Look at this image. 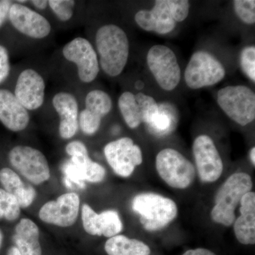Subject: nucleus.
I'll list each match as a JSON object with an SVG mask.
<instances>
[{"label": "nucleus", "instance_id": "4be33fe9", "mask_svg": "<svg viewBox=\"0 0 255 255\" xmlns=\"http://www.w3.org/2000/svg\"><path fill=\"white\" fill-rule=\"evenodd\" d=\"M239 217L233 223L235 236L245 246L255 244V193L250 191L242 198Z\"/></svg>", "mask_w": 255, "mask_h": 255}, {"label": "nucleus", "instance_id": "ddd939ff", "mask_svg": "<svg viewBox=\"0 0 255 255\" xmlns=\"http://www.w3.org/2000/svg\"><path fill=\"white\" fill-rule=\"evenodd\" d=\"M63 56L78 67L80 80L85 83L93 82L100 73L97 53L86 38L78 37L69 42L63 49Z\"/></svg>", "mask_w": 255, "mask_h": 255}, {"label": "nucleus", "instance_id": "2f4dec72", "mask_svg": "<svg viewBox=\"0 0 255 255\" xmlns=\"http://www.w3.org/2000/svg\"><path fill=\"white\" fill-rule=\"evenodd\" d=\"M12 4V1L9 0H0V27L9 16L10 7Z\"/></svg>", "mask_w": 255, "mask_h": 255}, {"label": "nucleus", "instance_id": "c9c22d12", "mask_svg": "<svg viewBox=\"0 0 255 255\" xmlns=\"http://www.w3.org/2000/svg\"><path fill=\"white\" fill-rule=\"evenodd\" d=\"M250 156H251V159L252 163L253 164V165H255V147H253V148L251 149V153H250Z\"/></svg>", "mask_w": 255, "mask_h": 255}, {"label": "nucleus", "instance_id": "1a4fd4ad", "mask_svg": "<svg viewBox=\"0 0 255 255\" xmlns=\"http://www.w3.org/2000/svg\"><path fill=\"white\" fill-rule=\"evenodd\" d=\"M10 164L32 184H41L49 179L50 167L41 151L29 146L18 145L10 150Z\"/></svg>", "mask_w": 255, "mask_h": 255}, {"label": "nucleus", "instance_id": "6ab92c4d", "mask_svg": "<svg viewBox=\"0 0 255 255\" xmlns=\"http://www.w3.org/2000/svg\"><path fill=\"white\" fill-rule=\"evenodd\" d=\"M83 228L91 236L112 238L123 230V223L117 211L107 210L97 214L91 206L83 204L82 207Z\"/></svg>", "mask_w": 255, "mask_h": 255}, {"label": "nucleus", "instance_id": "dca6fc26", "mask_svg": "<svg viewBox=\"0 0 255 255\" xmlns=\"http://www.w3.org/2000/svg\"><path fill=\"white\" fill-rule=\"evenodd\" d=\"M112 98L100 90L89 92L85 98V109L78 117L79 126L84 133L91 135L100 128L102 119L112 110Z\"/></svg>", "mask_w": 255, "mask_h": 255}, {"label": "nucleus", "instance_id": "39448f33", "mask_svg": "<svg viewBox=\"0 0 255 255\" xmlns=\"http://www.w3.org/2000/svg\"><path fill=\"white\" fill-rule=\"evenodd\" d=\"M155 167L161 179L174 189H187L195 179L194 164L174 149L159 151L156 156Z\"/></svg>", "mask_w": 255, "mask_h": 255}, {"label": "nucleus", "instance_id": "473e14b6", "mask_svg": "<svg viewBox=\"0 0 255 255\" xmlns=\"http://www.w3.org/2000/svg\"><path fill=\"white\" fill-rule=\"evenodd\" d=\"M182 255H216L212 251L205 248H196L194 250H189Z\"/></svg>", "mask_w": 255, "mask_h": 255}, {"label": "nucleus", "instance_id": "bb28decb", "mask_svg": "<svg viewBox=\"0 0 255 255\" xmlns=\"http://www.w3.org/2000/svg\"><path fill=\"white\" fill-rule=\"evenodd\" d=\"M235 12L242 21L247 24L255 23V1L254 0H236L233 1Z\"/></svg>", "mask_w": 255, "mask_h": 255}, {"label": "nucleus", "instance_id": "cd10ccee", "mask_svg": "<svg viewBox=\"0 0 255 255\" xmlns=\"http://www.w3.org/2000/svg\"><path fill=\"white\" fill-rule=\"evenodd\" d=\"M240 63L243 73L247 77L255 82V47L247 46L243 48L240 56Z\"/></svg>", "mask_w": 255, "mask_h": 255}, {"label": "nucleus", "instance_id": "2eb2a0df", "mask_svg": "<svg viewBox=\"0 0 255 255\" xmlns=\"http://www.w3.org/2000/svg\"><path fill=\"white\" fill-rule=\"evenodd\" d=\"M80 197L70 192L60 196L56 200L46 203L39 211L42 221L59 227L67 228L76 222L80 211Z\"/></svg>", "mask_w": 255, "mask_h": 255}, {"label": "nucleus", "instance_id": "5701e85b", "mask_svg": "<svg viewBox=\"0 0 255 255\" xmlns=\"http://www.w3.org/2000/svg\"><path fill=\"white\" fill-rule=\"evenodd\" d=\"M13 241L21 255H41L39 229L36 223L23 219L15 228Z\"/></svg>", "mask_w": 255, "mask_h": 255}, {"label": "nucleus", "instance_id": "9b49d317", "mask_svg": "<svg viewBox=\"0 0 255 255\" xmlns=\"http://www.w3.org/2000/svg\"><path fill=\"white\" fill-rule=\"evenodd\" d=\"M107 162L117 175L128 177L142 162L141 149L130 137L109 142L104 149Z\"/></svg>", "mask_w": 255, "mask_h": 255}, {"label": "nucleus", "instance_id": "f704fd0d", "mask_svg": "<svg viewBox=\"0 0 255 255\" xmlns=\"http://www.w3.org/2000/svg\"><path fill=\"white\" fill-rule=\"evenodd\" d=\"M21 255V253H19L17 248L15 246L11 247L9 248V251L7 252V255Z\"/></svg>", "mask_w": 255, "mask_h": 255}, {"label": "nucleus", "instance_id": "f8f14e48", "mask_svg": "<svg viewBox=\"0 0 255 255\" xmlns=\"http://www.w3.org/2000/svg\"><path fill=\"white\" fill-rule=\"evenodd\" d=\"M192 149L201 182H216L222 175L223 163L214 140L209 135H199L194 140Z\"/></svg>", "mask_w": 255, "mask_h": 255}, {"label": "nucleus", "instance_id": "7ed1b4c3", "mask_svg": "<svg viewBox=\"0 0 255 255\" xmlns=\"http://www.w3.org/2000/svg\"><path fill=\"white\" fill-rule=\"evenodd\" d=\"M253 189V181L249 174L236 172L228 178L215 196V205L211 211L212 221L229 227L236 220L235 211L242 198Z\"/></svg>", "mask_w": 255, "mask_h": 255}, {"label": "nucleus", "instance_id": "7c9ffc66", "mask_svg": "<svg viewBox=\"0 0 255 255\" xmlns=\"http://www.w3.org/2000/svg\"><path fill=\"white\" fill-rule=\"evenodd\" d=\"M169 125H170V122H169L168 117L164 115V114H161L160 112H159V114L156 117L155 121L150 126L152 128L157 130V131L162 132L167 130Z\"/></svg>", "mask_w": 255, "mask_h": 255}, {"label": "nucleus", "instance_id": "4468645a", "mask_svg": "<svg viewBox=\"0 0 255 255\" xmlns=\"http://www.w3.org/2000/svg\"><path fill=\"white\" fill-rule=\"evenodd\" d=\"M65 150L71 157L70 163L66 167L69 177L91 183L101 182L105 179V169L90 159L83 142L78 140L70 142L65 147Z\"/></svg>", "mask_w": 255, "mask_h": 255}, {"label": "nucleus", "instance_id": "a878e982", "mask_svg": "<svg viewBox=\"0 0 255 255\" xmlns=\"http://www.w3.org/2000/svg\"><path fill=\"white\" fill-rule=\"evenodd\" d=\"M21 207L14 196L0 189V220L16 221L20 216Z\"/></svg>", "mask_w": 255, "mask_h": 255}, {"label": "nucleus", "instance_id": "6e6552de", "mask_svg": "<svg viewBox=\"0 0 255 255\" xmlns=\"http://www.w3.org/2000/svg\"><path fill=\"white\" fill-rule=\"evenodd\" d=\"M147 64L160 88L172 91L181 80V69L173 50L164 45H155L147 52Z\"/></svg>", "mask_w": 255, "mask_h": 255}, {"label": "nucleus", "instance_id": "0eeeda50", "mask_svg": "<svg viewBox=\"0 0 255 255\" xmlns=\"http://www.w3.org/2000/svg\"><path fill=\"white\" fill-rule=\"evenodd\" d=\"M225 77L226 69L223 64L214 55L204 50L191 55L184 72V80L191 90L213 86Z\"/></svg>", "mask_w": 255, "mask_h": 255}, {"label": "nucleus", "instance_id": "c85d7f7f", "mask_svg": "<svg viewBox=\"0 0 255 255\" xmlns=\"http://www.w3.org/2000/svg\"><path fill=\"white\" fill-rule=\"evenodd\" d=\"M48 4L60 21H67L73 17L75 5L73 0H50Z\"/></svg>", "mask_w": 255, "mask_h": 255}, {"label": "nucleus", "instance_id": "b1692460", "mask_svg": "<svg viewBox=\"0 0 255 255\" xmlns=\"http://www.w3.org/2000/svg\"><path fill=\"white\" fill-rule=\"evenodd\" d=\"M0 183L6 192L14 196L21 208L31 206L36 198L34 188L26 185L12 169L7 167L0 169Z\"/></svg>", "mask_w": 255, "mask_h": 255}, {"label": "nucleus", "instance_id": "f257e3e1", "mask_svg": "<svg viewBox=\"0 0 255 255\" xmlns=\"http://www.w3.org/2000/svg\"><path fill=\"white\" fill-rule=\"evenodd\" d=\"M95 41L102 70L109 76H119L129 56V41L126 32L117 25H105L96 33Z\"/></svg>", "mask_w": 255, "mask_h": 255}, {"label": "nucleus", "instance_id": "e433bc0d", "mask_svg": "<svg viewBox=\"0 0 255 255\" xmlns=\"http://www.w3.org/2000/svg\"><path fill=\"white\" fill-rule=\"evenodd\" d=\"M3 242V233L1 232V229H0V248H1V245H2Z\"/></svg>", "mask_w": 255, "mask_h": 255}, {"label": "nucleus", "instance_id": "f03ea898", "mask_svg": "<svg viewBox=\"0 0 255 255\" xmlns=\"http://www.w3.org/2000/svg\"><path fill=\"white\" fill-rule=\"evenodd\" d=\"M189 9L187 0H157L152 9L137 11L135 21L144 31L167 34L173 31L177 22L187 18Z\"/></svg>", "mask_w": 255, "mask_h": 255}, {"label": "nucleus", "instance_id": "393cba45", "mask_svg": "<svg viewBox=\"0 0 255 255\" xmlns=\"http://www.w3.org/2000/svg\"><path fill=\"white\" fill-rule=\"evenodd\" d=\"M105 249L108 255H150V248L143 242L117 235L109 238Z\"/></svg>", "mask_w": 255, "mask_h": 255}, {"label": "nucleus", "instance_id": "a211bd4d", "mask_svg": "<svg viewBox=\"0 0 255 255\" xmlns=\"http://www.w3.org/2000/svg\"><path fill=\"white\" fill-rule=\"evenodd\" d=\"M46 84L36 70L26 69L18 77L14 95L26 110H38L43 105Z\"/></svg>", "mask_w": 255, "mask_h": 255}, {"label": "nucleus", "instance_id": "423d86ee", "mask_svg": "<svg viewBox=\"0 0 255 255\" xmlns=\"http://www.w3.org/2000/svg\"><path fill=\"white\" fill-rule=\"evenodd\" d=\"M217 102L223 112L242 127H246L255 120V94L248 87H223L218 92Z\"/></svg>", "mask_w": 255, "mask_h": 255}, {"label": "nucleus", "instance_id": "412c9836", "mask_svg": "<svg viewBox=\"0 0 255 255\" xmlns=\"http://www.w3.org/2000/svg\"><path fill=\"white\" fill-rule=\"evenodd\" d=\"M53 105L60 116L59 133L63 139H70L78 132V104L75 96L60 92L54 96Z\"/></svg>", "mask_w": 255, "mask_h": 255}, {"label": "nucleus", "instance_id": "20e7f679", "mask_svg": "<svg viewBox=\"0 0 255 255\" xmlns=\"http://www.w3.org/2000/svg\"><path fill=\"white\" fill-rule=\"evenodd\" d=\"M132 209L140 216L142 227L149 232L163 229L178 214L177 206L173 200L151 192L135 196L132 201Z\"/></svg>", "mask_w": 255, "mask_h": 255}, {"label": "nucleus", "instance_id": "c756f323", "mask_svg": "<svg viewBox=\"0 0 255 255\" xmlns=\"http://www.w3.org/2000/svg\"><path fill=\"white\" fill-rule=\"evenodd\" d=\"M10 73L9 57L8 50L0 45V84L9 76Z\"/></svg>", "mask_w": 255, "mask_h": 255}, {"label": "nucleus", "instance_id": "f3484780", "mask_svg": "<svg viewBox=\"0 0 255 255\" xmlns=\"http://www.w3.org/2000/svg\"><path fill=\"white\" fill-rule=\"evenodd\" d=\"M8 17L17 31L31 38L41 39L51 31V25L47 18L19 3L11 4Z\"/></svg>", "mask_w": 255, "mask_h": 255}, {"label": "nucleus", "instance_id": "aec40b11", "mask_svg": "<svg viewBox=\"0 0 255 255\" xmlns=\"http://www.w3.org/2000/svg\"><path fill=\"white\" fill-rule=\"evenodd\" d=\"M28 110L18 102L14 94L0 90V122L11 131L24 130L29 123Z\"/></svg>", "mask_w": 255, "mask_h": 255}, {"label": "nucleus", "instance_id": "72a5a7b5", "mask_svg": "<svg viewBox=\"0 0 255 255\" xmlns=\"http://www.w3.org/2000/svg\"><path fill=\"white\" fill-rule=\"evenodd\" d=\"M31 3L37 9L43 10L46 9L47 6H48V1H46V0H33V1H31Z\"/></svg>", "mask_w": 255, "mask_h": 255}, {"label": "nucleus", "instance_id": "9d476101", "mask_svg": "<svg viewBox=\"0 0 255 255\" xmlns=\"http://www.w3.org/2000/svg\"><path fill=\"white\" fill-rule=\"evenodd\" d=\"M118 105L126 124L132 129L136 128L142 123L151 125L159 112L155 99L142 92L136 95L124 92L119 97Z\"/></svg>", "mask_w": 255, "mask_h": 255}]
</instances>
